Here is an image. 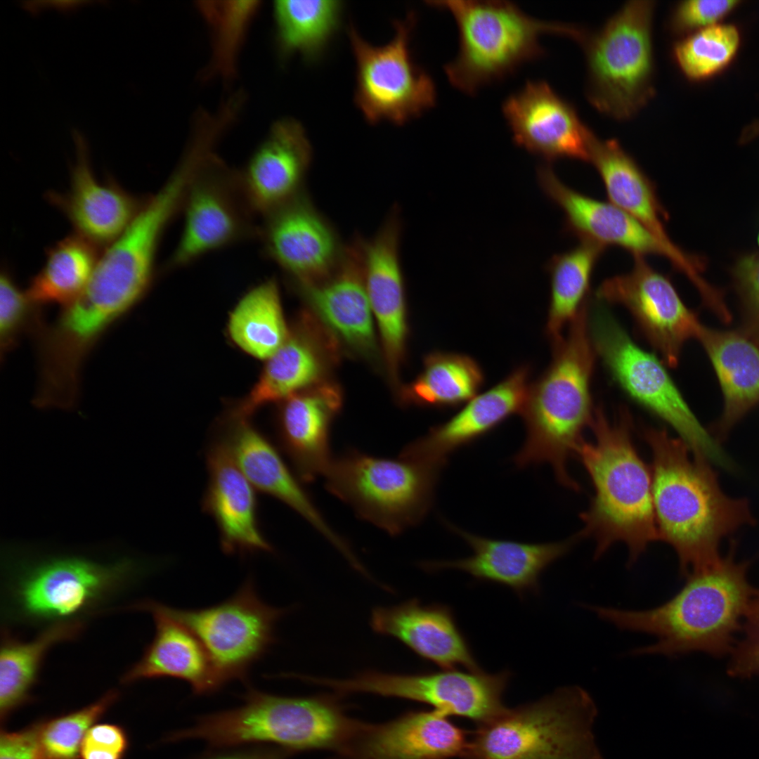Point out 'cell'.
Masks as SVG:
<instances>
[{
    "label": "cell",
    "instance_id": "6da1fadb",
    "mask_svg": "<svg viewBox=\"0 0 759 759\" xmlns=\"http://www.w3.org/2000/svg\"><path fill=\"white\" fill-rule=\"evenodd\" d=\"M652 454L651 490L659 536L675 551L685 577L717 560L720 540L753 522L747 502L720 488L709 461L666 430L646 427Z\"/></svg>",
    "mask_w": 759,
    "mask_h": 759
},
{
    "label": "cell",
    "instance_id": "7a4b0ae2",
    "mask_svg": "<svg viewBox=\"0 0 759 759\" xmlns=\"http://www.w3.org/2000/svg\"><path fill=\"white\" fill-rule=\"evenodd\" d=\"M746 563L734 562L732 555L719 557L687 576L673 597L651 609L586 607L619 630L655 638L652 644L632 649L634 656L674 658L696 651L721 655L730 649L754 592L746 578Z\"/></svg>",
    "mask_w": 759,
    "mask_h": 759
},
{
    "label": "cell",
    "instance_id": "3957f363",
    "mask_svg": "<svg viewBox=\"0 0 759 759\" xmlns=\"http://www.w3.org/2000/svg\"><path fill=\"white\" fill-rule=\"evenodd\" d=\"M590 426L594 440H583L576 452L595 490L589 508L580 516V535L595 540V558L615 543H623L631 565L651 542L659 540L651 474L634 446L632 421L625 410L611 421L597 408Z\"/></svg>",
    "mask_w": 759,
    "mask_h": 759
},
{
    "label": "cell",
    "instance_id": "277c9868",
    "mask_svg": "<svg viewBox=\"0 0 759 759\" xmlns=\"http://www.w3.org/2000/svg\"><path fill=\"white\" fill-rule=\"evenodd\" d=\"M550 365L530 384L521 412L525 440L512 461L520 468L547 463L558 482L578 490L567 469L570 457L583 440L582 433L593 416L590 381L595 354L587 304L569 325L568 332L552 343Z\"/></svg>",
    "mask_w": 759,
    "mask_h": 759
},
{
    "label": "cell",
    "instance_id": "5b68a950",
    "mask_svg": "<svg viewBox=\"0 0 759 759\" xmlns=\"http://www.w3.org/2000/svg\"><path fill=\"white\" fill-rule=\"evenodd\" d=\"M236 708L202 715L165 741L200 740L212 749L266 745L294 753L337 751L357 729L337 696H283L249 686Z\"/></svg>",
    "mask_w": 759,
    "mask_h": 759
},
{
    "label": "cell",
    "instance_id": "8992f818",
    "mask_svg": "<svg viewBox=\"0 0 759 759\" xmlns=\"http://www.w3.org/2000/svg\"><path fill=\"white\" fill-rule=\"evenodd\" d=\"M596 713L583 689L559 687L477 725L461 758L602 759L591 732Z\"/></svg>",
    "mask_w": 759,
    "mask_h": 759
},
{
    "label": "cell",
    "instance_id": "52a82bcc",
    "mask_svg": "<svg viewBox=\"0 0 759 759\" xmlns=\"http://www.w3.org/2000/svg\"><path fill=\"white\" fill-rule=\"evenodd\" d=\"M453 15L459 30V50L444 65L450 83L468 93L512 73L524 62L545 53L542 33L553 32L580 42L586 32L572 24L529 16L507 1H429Z\"/></svg>",
    "mask_w": 759,
    "mask_h": 759
},
{
    "label": "cell",
    "instance_id": "ba28073f",
    "mask_svg": "<svg viewBox=\"0 0 759 759\" xmlns=\"http://www.w3.org/2000/svg\"><path fill=\"white\" fill-rule=\"evenodd\" d=\"M654 1H631L581 41L586 59L587 97L598 111L618 120L635 115L654 95Z\"/></svg>",
    "mask_w": 759,
    "mask_h": 759
},
{
    "label": "cell",
    "instance_id": "9c48e42d",
    "mask_svg": "<svg viewBox=\"0 0 759 759\" xmlns=\"http://www.w3.org/2000/svg\"><path fill=\"white\" fill-rule=\"evenodd\" d=\"M441 469L402 457H375L349 450L333 457L326 489L364 520L395 536L429 512Z\"/></svg>",
    "mask_w": 759,
    "mask_h": 759
},
{
    "label": "cell",
    "instance_id": "30bf717a",
    "mask_svg": "<svg viewBox=\"0 0 759 759\" xmlns=\"http://www.w3.org/2000/svg\"><path fill=\"white\" fill-rule=\"evenodd\" d=\"M589 327L595 353L625 394L673 428L694 453L727 467L726 456L693 414L663 362L637 345L602 306L594 310Z\"/></svg>",
    "mask_w": 759,
    "mask_h": 759
},
{
    "label": "cell",
    "instance_id": "8fae6325",
    "mask_svg": "<svg viewBox=\"0 0 759 759\" xmlns=\"http://www.w3.org/2000/svg\"><path fill=\"white\" fill-rule=\"evenodd\" d=\"M181 213L182 232L167 269L190 264L213 251L258 238V215L245 190L240 170L215 152L207 154L187 186Z\"/></svg>",
    "mask_w": 759,
    "mask_h": 759
},
{
    "label": "cell",
    "instance_id": "7c38bea8",
    "mask_svg": "<svg viewBox=\"0 0 759 759\" xmlns=\"http://www.w3.org/2000/svg\"><path fill=\"white\" fill-rule=\"evenodd\" d=\"M155 603L200 640L223 687L247 681L253 664L275 642V625L287 611L266 604L251 577L231 597L212 606L182 609Z\"/></svg>",
    "mask_w": 759,
    "mask_h": 759
},
{
    "label": "cell",
    "instance_id": "4fadbf2b",
    "mask_svg": "<svg viewBox=\"0 0 759 759\" xmlns=\"http://www.w3.org/2000/svg\"><path fill=\"white\" fill-rule=\"evenodd\" d=\"M415 14L395 21V34L387 44L374 46L349 29L356 62L355 103L365 119L374 124H402L434 106L436 91L432 78L413 60L410 40Z\"/></svg>",
    "mask_w": 759,
    "mask_h": 759
},
{
    "label": "cell",
    "instance_id": "5bb4252c",
    "mask_svg": "<svg viewBox=\"0 0 759 759\" xmlns=\"http://www.w3.org/2000/svg\"><path fill=\"white\" fill-rule=\"evenodd\" d=\"M512 674L442 669L441 671L396 675L366 671L346 679L349 694L370 693L428 704L446 716H459L477 725L487 722L506 708L503 694Z\"/></svg>",
    "mask_w": 759,
    "mask_h": 759
},
{
    "label": "cell",
    "instance_id": "9a60e30c",
    "mask_svg": "<svg viewBox=\"0 0 759 759\" xmlns=\"http://www.w3.org/2000/svg\"><path fill=\"white\" fill-rule=\"evenodd\" d=\"M596 296L628 309L662 362L670 367L677 365L685 343L699 339L704 327L683 303L670 278L643 257H634L628 273L604 280Z\"/></svg>",
    "mask_w": 759,
    "mask_h": 759
},
{
    "label": "cell",
    "instance_id": "2e32d148",
    "mask_svg": "<svg viewBox=\"0 0 759 759\" xmlns=\"http://www.w3.org/2000/svg\"><path fill=\"white\" fill-rule=\"evenodd\" d=\"M261 217L262 254L295 285L322 280L338 265L345 246L302 192Z\"/></svg>",
    "mask_w": 759,
    "mask_h": 759
},
{
    "label": "cell",
    "instance_id": "e0dca14e",
    "mask_svg": "<svg viewBox=\"0 0 759 759\" xmlns=\"http://www.w3.org/2000/svg\"><path fill=\"white\" fill-rule=\"evenodd\" d=\"M313 315L332 338L354 353L372 359L377 346L365 283L363 240L345 246L335 269L318 281L295 285Z\"/></svg>",
    "mask_w": 759,
    "mask_h": 759
},
{
    "label": "cell",
    "instance_id": "ac0fdd59",
    "mask_svg": "<svg viewBox=\"0 0 759 759\" xmlns=\"http://www.w3.org/2000/svg\"><path fill=\"white\" fill-rule=\"evenodd\" d=\"M502 108L518 145L548 161H590L594 134L546 82L528 80L506 98Z\"/></svg>",
    "mask_w": 759,
    "mask_h": 759
},
{
    "label": "cell",
    "instance_id": "d6986e66",
    "mask_svg": "<svg viewBox=\"0 0 759 759\" xmlns=\"http://www.w3.org/2000/svg\"><path fill=\"white\" fill-rule=\"evenodd\" d=\"M469 732L435 711H410L382 724L361 722L328 759H452L461 758Z\"/></svg>",
    "mask_w": 759,
    "mask_h": 759
},
{
    "label": "cell",
    "instance_id": "ffe728a7",
    "mask_svg": "<svg viewBox=\"0 0 759 759\" xmlns=\"http://www.w3.org/2000/svg\"><path fill=\"white\" fill-rule=\"evenodd\" d=\"M73 137L77 158L70 188L65 193L50 192L46 197L66 216L76 234L96 247L109 245L126 230L147 197L129 193L114 181H98L84 137L75 131Z\"/></svg>",
    "mask_w": 759,
    "mask_h": 759
},
{
    "label": "cell",
    "instance_id": "44dd1931",
    "mask_svg": "<svg viewBox=\"0 0 759 759\" xmlns=\"http://www.w3.org/2000/svg\"><path fill=\"white\" fill-rule=\"evenodd\" d=\"M447 528L469 546L472 554L454 560L427 562L421 566L428 571L455 569L476 581L490 582L510 588L519 597L540 592V578L545 570L571 548L573 539L546 543H528L493 539L475 535L449 522Z\"/></svg>",
    "mask_w": 759,
    "mask_h": 759
},
{
    "label": "cell",
    "instance_id": "7402d4cb",
    "mask_svg": "<svg viewBox=\"0 0 759 759\" xmlns=\"http://www.w3.org/2000/svg\"><path fill=\"white\" fill-rule=\"evenodd\" d=\"M309 315H302L285 342L266 360L258 382L233 417L247 420L263 406L285 400L324 381L339 345Z\"/></svg>",
    "mask_w": 759,
    "mask_h": 759
},
{
    "label": "cell",
    "instance_id": "603a6c76",
    "mask_svg": "<svg viewBox=\"0 0 759 759\" xmlns=\"http://www.w3.org/2000/svg\"><path fill=\"white\" fill-rule=\"evenodd\" d=\"M401 233L398 209L394 207L376 235L363 240L365 287L393 380L398 378L408 333L399 254Z\"/></svg>",
    "mask_w": 759,
    "mask_h": 759
},
{
    "label": "cell",
    "instance_id": "cb8c5ba5",
    "mask_svg": "<svg viewBox=\"0 0 759 759\" xmlns=\"http://www.w3.org/2000/svg\"><path fill=\"white\" fill-rule=\"evenodd\" d=\"M530 369L522 365L505 379L476 395L449 420L402 450L400 457L441 469L458 448L489 432L516 413H521L528 395Z\"/></svg>",
    "mask_w": 759,
    "mask_h": 759
},
{
    "label": "cell",
    "instance_id": "d4e9b609",
    "mask_svg": "<svg viewBox=\"0 0 759 759\" xmlns=\"http://www.w3.org/2000/svg\"><path fill=\"white\" fill-rule=\"evenodd\" d=\"M134 567L131 559L101 564L83 556H53L34 566L20 589L21 601L34 615L69 616L88 606Z\"/></svg>",
    "mask_w": 759,
    "mask_h": 759
},
{
    "label": "cell",
    "instance_id": "484cf974",
    "mask_svg": "<svg viewBox=\"0 0 759 759\" xmlns=\"http://www.w3.org/2000/svg\"><path fill=\"white\" fill-rule=\"evenodd\" d=\"M232 422L227 434L219 440L253 488L290 507L346 559L352 557L353 552L347 542L325 521L274 446L247 420L232 417Z\"/></svg>",
    "mask_w": 759,
    "mask_h": 759
},
{
    "label": "cell",
    "instance_id": "4316f807",
    "mask_svg": "<svg viewBox=\"0 0 759 759\" xmlns=\"http://www.w3.org/2000/svg\"><path fill=\"white\" fill-rule=\"evenodd\" d=\"M537 176L543 190L563 210L566 230L580 240L604 247L616 246L634 257L663 256L677 268L673 253L642 223L617 206L571 188L548 165L540 166Z\"/></svg>",
    "mask_w": 759,
    "mask_h": 759
},
{
    "label": "cell",
    "instance_id": "83f0119b",
    "mask_svg": "<svg viewBox=\"0 0 759 759\" xmlns=\"http://www.w3.org/2000/svg\"><path fill=\"white\" fill-rule=\"evenodd\" d=\"M311 159V145L298 121L283 118L271 126L264 141L240 170L245 190L258 216L301 192Z\"/></svg>",
    "mask_w": 759,
    "mask_h": 759
},
{
    "label": "cell",
    "instance_id": "f1b7e54d",
    "mask_svg": "<svg viewBox=\"0 0 759 759\" xmlns=\"http://www.w3.org/2000/svg\"><path fill=\"white\" fill-rule=\"evenodd\" d=\"M206 462L208 484L202 508L217 525L222 551L227 554L272 552L259 526L254 488L220 441L209 445Z\"/></svg>",
    "mask_w": 759,
    "mask_h": 759
},
{
    "label": "cell",
    "instance_id": "f546056e",
    "mask_svg": "<svg viewBox=\"0 0 759 759\" xmlns=\"http://www.w3.org/2000/svg\"><path fill=\"white\" fill-rule=\"evenodd\" d=\"M342 398L337 384L323 381L285 400L278 420L280 446L302 483L323 476L333 458L330 428Z\"/></svg>",
    "mask_w": 759,
    "mask_h": 759
},
{
    "label": "cell",
    "instance_id": "4dcf8cb0",
    "mask_svg": "<svg viewBox=\"0 0 759 759\" xmlns=\"http://www.w3.org/2000/svg\"><path fill=\"white\" fill-rule=\"evenodd\" d=\"M371 626L443 669L481 670L453 611L446 605H423L414 599L391 607H377L372 612Z\"/></svg>",
    "mask_w": 759,
    "mask_h": 759
},
{
    "label": "cell",
    "instance_id": "1f68e13d",
    "mask_svg": "<svg viewBox=\"0 0 759 759\" xmlns=\"http://www.w3.org/2000/svg\"><path fill=\"white\" fill-rule=\"evenodd\" d=\"M589 162L601 176L610 202L634 217L659 239L675 256L680 271L689 270L695 263V255L685 252L670 239L664 224L668 214L658 197L655 185L619 142L601 141L594 135Z\"/></svg>",
    "mask_w": 759,
    "mask_h": 759
},
{
    "label": "cell",
    "instance_id": "d6a6232c",
    "mask_svg": "<svg viewBox=\"0 0 759 759\" xmlns=\"http://www.w3.org/2000/svg\"><path fill=\"white\" fill-rule=\"evenodd\" d=\"M136 608L152 614L155 634L140 660L124 674V682L173 677L186 682L196 695L223 687L207 651L189 629L160 610L155 601L141 602Z\"/></svg>",
    "mask_w": 759,
    "mask_h": 759
},
{
    "label": "cell",
    "instance_id": "836d02e7",
    "mask_svg": "<svg viewBox=\"0 0 759 759\" xmlns=\"http://www.w3.org/2000/svg\"><path fill=\"white\" fill-rule=\"evenodd\" d=\"M699 339L722 391L721 428L725 430L759 403V346L742 332L706 327Z\"/></svg>",
    "mask_w": 759,
    "mask_h": 759
},
{
    "label": "cell",
    "instance_id": "e575fe53",
    "mask_svg": "<svg viewBox=\"0 0 759 759\" xmlns=\"http://www.w3.org/2000/svg\"><path fill=\"white\" fill-rule=\"evenodd\" d=\"M484 373L469 356L432 352L424 359L422 371L402 391L407 404L453 408L476 396L484 382Z\"/></svg>",
    "mask_w": 759,
    "mask_h": 759
},
{
    "label": "cell",
    "instance_id": "d590c367",
    "mask_svg": "<svg viewBox=\"0 0 759 759\" xmlns=\"http://www.w3.org/2000/svg\"><path fill=\"white\" fill-rule=\"evenodd\" d=\"M228 329L238 347L259 359L267 360L283 345L290 330L274 279L259 283L242 297L231 313Z\"/></svg>",
    "mask_w": 759,
    "mask_h": 759
},
{
    "label": "cell",
    "instance_id": "8d00e7d4",
    "mask_svg": "<svg viewBox=\"0 0 759 759\" xmlns=\"http://www.w3.org/2000/svg\"><path fill=\"white\" fill-rule=\"evenodd\" d=\"M98 259L97 247L84 238L74 234L63 238L46 252L26 292L29 299L34 304L68 306L84 290Z\"/></svg>",
    "mask_w": 759,
    "mask_h": 759
},
{
    "label": "cell",
    "instance_id": "74e56055",
    "mask_svg": "<svg viewBox=\"0 0 759 759\" xmlns=\"http://www.w3.org/2000/svg\"><path fill=\"white\" fill-rule=\"evenodd\" d=\"M339 1H276L273 15L281 56L300 53L315 60L325 50L340 22Z\"/></svg>",
    "mask_w": 759,
    "mask_h": 759
},
{
    "label": "cell",
    "instance_id": "f35d334b",
    "mask_svg": "<svg viewBox=\"0 0 759 759\" xmlns=\"http://www.w3.org/2000/svg\"><path fill=\"white\" fill-rule=\"evenodd\" d=\"M571 249L554 255L548 264L550 275V302L546 332L552 343L563 336L585 303L591 278L606 247L590 240H580Z\"/></svg>",
    "mask_w": 759,
    "mask_h": 759
},
{
    "label": "cell",
    "instance_id": "ab89813d",
    "mask_svg": "<svg viewBox=\"0 0 759 759\" xmlns=\"http://www.w3.org/2000/svg\"><path fill=\"white\" fill-rule=\"evenodd\" d=\"M82 630L78 621H60L43 630L33 640L20 641L5 633L0 651V711L6 715L28 696L48 649L74 639Z\"/></svg>",
    "mask_w": 759,
    "mask_h": 759
},
{
    "label": "cell",
    "instance_id": "60d3db41",
    "mask_svg": "<svg viewBox=\"0 0 759 759\" xmlns=\"http://www.w3.org/2000/svg\"><path fill=\"white\" fill-rule=\"evenodd\" d=\"M197 4L212 34V54L201 78L230 82L235 77L238 57L260 1H201Z\"/></svg>",
    "mask_w": 759,
    "mask_h": 759
},
{
    "label": "cell",
    "instance_id": "b9f144b4",
    "mask_svg": "<svg viewBox=\"0 0 759 759\" xmlns=\"http://www.w3.org/2000/svg\"><path fill=\"white\" fill-rule=\"evenodd\" d=\"M741 35L732 24H714L698 30L676 41L673 57L691 81L699 82L721 72L736 57Z\"/></svg>",
    "mask_w": 759,
    "mask_h": 759
},
{
    "label": "cell",
    "instance_id": "7bdbcfd3",
    "mask_svg": "<svg viewBox=\"0 0 759 759\" xmlns=\"http://www.w3.org/2000/svg\"><path fill=\"white\" fill-rule=\"evenodd\" d=\"M116 697L108 692L95 703L39 725V759H81V748L88 730Z\"/></svg>",
    "mask_w": 759,
    "mask_h": 759
},
{
    "label": "cell",
    "instance_id": "ee69618b",
    "mask_svg": "<svg viewBox=\"0 0 759 759\" xmlns=\"http://www.w3.org/2000/svg\"><path fill=\"white\" fill-rule=\"evenodd\" d=\"M34 304L27 293L22 292L11 273L2 270L0 279V337L1 355L16 344L17 339L28 324L32 328L38 320L32 313Z\"/></svg>",
    "mask_w": 759,
    "mask_h": 759
},
{
    "label": "cell",
    "instance_id": "f6af8a7d",
    "mask_svg": "<svg viewBox=\"0 0 759 759\" xmlns=\"http://www.w3.org/2000/svg\"><path fill=\"white\" fill-rule=\"evenodd\" d=\"M731 275L741 304L743 333L759 346V252L739 257Z\"/></svg>",
    "mask_w": 759,
    "mask_h": 759
},
{
    "label": "cell",
    "instance_id": "bcb514c9",
    "mask_svg": "<svg viewBox=\"0 0 759 759\" xmlns=\"http://www.w3.org/2000/svg\"><path fill=\"white\" fill-rule=\"evenodd\" d=\"M741 3V1L737 0L680 1L670 13L668 22L670 30L682 37L698 30L718 23Z\"/></svg>",
    "mask_w": 759,
    "mask_h": 759
},
{
    "label": "cell",
    "instance_id": "7dc6e473",
    "mask_svg": "<svg viewBox=\"0 0 759 759\" xmlns=\"http://www.w3.org/2000/svg\"><path fill=\"white\" fill-rule=\"evenodd\" d=\"M746 637L734 650L729 673L749 677L759 674V590L754 591L745 614Z\"/></svg>",
    "mask_w": 759,
    "mask_h": 759
},
{
    "label": "cell",
    "instance_id": "c3c4849f",
    "mask_svg": "<svg viewBox=\"0 0 759 759\" xmlns=\"http://www.w3.org/2000/svg\"><path fill=\"white\" fill-rule=\"evenodd\" d=\"M127 739L119 726L93 725L87 732L81 748L82 759H122Z\"/></svg>",
    "mask_w": 759,
    "mask_h": 759
},
{
    "label": "cell",
    "instance_id": "681fc988",
    "mask_svg": "<svg viewBox=\"0 0 759 759\" xmlns=\"http://www.w3.org/2000/svg\"><path fill=\"white\" fill-rule=\"evenodd\" d=\"M39 725L17 732H1L0 759H39Z\"/></svg>",
    "mask_w": 759,
    "mask_h": 759
},
{
    "label": "cell",
    "instance_id": "f907efd6",
    "mask_svg": "<svg viewBox=\"0 0 759 759\" xmlns=\"http://www.w3.org/2000/svg\"><path fill=\"white\" fill-rule=\"evenodd\" d=\"M230 748L214 749L197 759H287L290 751L272 746L251 745Z\"/></svg>",
    "mask_w": 759,
    "mask_h": 759
},
{
    "label": "cell",
    "instance_id": "816d5d0a",
    "mask_svg": "<svg viewBox=\"0 0 759 759\" xmlns=\"http://www.w3.org/2000/svg\"><path fill=\"white\" fill-rule=\"evenodd\" d=\"M759 136V119L754 120L746 125L742 130L739 142L741 144L748 143Z\"/></svg>",
    "mask_w": 759,
    "mask_h": 759
},
{
    "label": "cell",
    "instance_id": "f5cc1de1",
    "mask_svg": "<svg viewBox=\"0 0 759 759\" xmlns=\"http://www.w3.org/2000/svg\"><path fill=\"white\" fill-rule=\"evenodd\" d=\"M758 246H759V231H758Z\"/></svg>",
    "mask_w": 759,
    "mask_h": 759
}]
</instances>
